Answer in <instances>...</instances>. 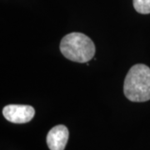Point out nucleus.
Returning <instances> with one entry per match:
<instances>
[{"mask_svg":"<svg viewBox=\"0 0 150 150\" xmlns=\"http://www.w3.org/2000/svg\"><path fill=\"white\" fill-rule=\"evenodd\" d=\"M123 92L132 102L150 100V69L143 64L134 65L126 75Z\"/></svg>","mask_w":150,"mask_h":150,"instance_id":"1","label":"nucleus"},{"mask_svg":"<svg viewBox=\"0 0 150 150\" xmlns=\"http://www.w3.org/2000/svg\"><path fill=\"white\" fill-rule=\"evenodd\" d=\"M60 51L66 59L77 63H87L95 54V45L87 35L71 33L63 38Z\"/></svg>","mask_w":150,"mask_h":150,"instance_id":"2","label":"nucleus"},{"mask_svg":"<svg viewBox=\"0 0 150 150\" xmlns=\"http://www.w3.org/2000/svg\"><path fill=\"white\" fill-rule=\"evenodd\" d=\"M4 118L13 123H25L34 117L35 110L32 106L23 104H9L4 108Z\"/></svg>","mask_w":150,"mask_h":150,"instance_id":"3","label":"nucleus"},{"mask_svg":"<svg viewBox=\"0 0 150 150\" xmlns=\"http://www.w3.org/2000/svg\"><path fill=\"white\" fill-rule=\"evenodd\" d=\"M69 129L64 125H57L48 132L47 144L50 150H64L69 140Z\"/></svg>","mask_w":150,"mask_h":150,"instance_id":"4","label":"nucleus"},{"mask_svg":"<svg viewBox=\"0 0 150 150\" xmlns=\"http://www.w3.org/2000/svg\"><path fill=\"white\" fill-rule=\"evenodd\" d=\"M135 10L141 14L150 13V0H133Z\"/></svg>","mask_w":150,"mask_h":150,"instance_id":"5","label":"nucleus"}]
</instances>
